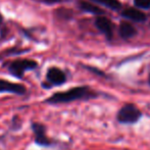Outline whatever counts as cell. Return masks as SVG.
Wrapping results in <instances>:
<instances>
[{
  "label": "cell",
  "mask_w": 150,
  "mask_h": 150,
  "mask_svg": "<svg viewBox=\"0 0 150 150\" xmlns=\"http://www.w3.org/2000/svg\"><path fill=\"white\" fill-rule=\"evenodd\" d=\"M98 96V92L91 89L88 86H78L69 90L53 93L49 97L44 99L43 103L48 105L67 104L75 101H87L90 99L97 98Z\"/></svg>",
  "instance_id": "obj_1"
},
{
  "label": "cell",
  "mask_w": 150,
  "mask_h": 150,
  "mask_svg": "<svg viewBox=\"0 0 150 150\" xmlns=\"http://www.w3.org/2000/svg\"><path fill=\"white\" fill-rule=\"evenodd\" d=\"M37 67L38 62L36 60L28 59V58H18V59H14L8 62L6 69L11 76L18 80H22L26 71H33L37 69Z\"/></svg>",
  "instance_id": "obj_2"
},
{
  "label": "cell",
  "mask_w": 150,
  "mask_h": 150,
  "mask_svg": "<svg viewBox=\"0 0 150 150\" xmlns=\"http://www.w3.org/2000/svg\"><path fill=\"white\" fill-rule=\"evenodd\" d=\"M142 117V111L134 103H126L119 109L117 120L122 125H134Z\"/></svg>",
  "instance_id": "obj_3"
},
{
  "label": "cell",
  "mask_w": 150,
  "mask_h": 150,
  "mask_svg": "<svg viewBox=\"0 0 150 150\" xmlns=\"http://www.w3.org/2000/svg\"><path fill=\"white\" fill-rule=\"evenodd\" d=\"M31 130L34 136V142L38 146L44 147V148H49V147H53L56 144L55 140L50 138L47 135V127L43 122L32 120Z\"/></svg>",
  "instance_id": "obj_4"
},
{
  "label": "cell",
  "mask_w": 150,
  "mask_h": 150,
  "mask_svg": "<svg viewBox=\"0 0 150 150\" xmlns=\"http://www.w3.org/2000/svg\"><path fill=\"white\" fill-rule=\"evenodd\" d=\"M67 82V75L61 69L57 67H51L46 71V79L42 82L44 89H51L52 87H58Z\"/></svg>",
  "instance_id": "obj_5"
},
{
  "label": "cell",
  "mask_w": 150,
  "mask_h": 150,
  "mask_svg": "<svg viewBox=\"0 0 150 150\" xmlns=\"http://www.w3.org/2000/svg\"><path fill=\"white\" fill-rule=\"evenodd\" d=\"M27 92L28 89L24 84L0 79V93H8V94L18 95V96H24L27 94Z\"/></svg>",
  "instance_id": "obj_6"
},
{
  "label": "cell",
  "mask_w": 150,
  "mask_h": 150,
  "mask_svg": "<svg viewBox=\"0 0 150 150\" xmlns=\"http://www.w3.org/2000/svg\"><path fill=\"white\" fill-rule=\"evenodd\" d=\"M96 27L99 29L108 39H110L112 36V27H111V23L108 18H104V16H99L96 18Z\"/></svg>",
  "instance_id": "obj_7"
},
{
  "label": "cell",
  "mask_w": 150,
  "mask_h": 150,
  "mask_svg": "<svg viewBox=\"0 0 150 150\" xmlns=\"http://www.w3.org/2000/svg\"><path fill=\"white\" fill-rule=\"evenodd\" d=\"M122 16L130 18V20L136 21V22H143L146 18L145 14L142 11H140V10L136 9V8H127L122 12Z\"/></svg>",
  "instance_id": "obj_8"
},
{
  "label": "cell",
  "mask_w": 150,
  "mask_h": 150,
  "mask_svg": "<svg viewBox=\"0 0 150 150\" xmlns=\"http://www.w3.org/2000/svg\"><path fill=\"white\" fill-rule=\"evenodd\" d=\"M120 34L122 36V39H129V38L133 37L136 34V29L131 25L130 23L122 22L120 26Z\"/></svg>",
  "instance_id": "obj_9"
},
{
  "label": "cell",
  "mask_w": 150,
  "mask_h": 150,
  "mask_svg": "<svg viewBox=\"0 0 150 150\" xmlns=\"http://www.w3.org/2000/svg\"><path fill=\"white\" fill-rule=\"evenodd\" d=\"M79 6L81 9L85 10L87 12H92V13H102V10L100 8H98L97 6L93 5V4L89 3V2H86V1H81L79 3Z\"/></svg>",
  "instance_id": "obj_10"
},
{
  "label": "cell",
  "mask_w": 150,
  "mask_h": 150,
  "mask_svg": "<svg viewBox=\"0 0 150 150\" xmlns=\"http://www.w3.org/2000/svg\"><path fill=\"white\" fill-rule=\"evenodd\" d=\"M93 1L103 4V5L107 6V7L111 8V9H119L120 7V3L117 0H93Z\"/></svg>",
  "instance_id": "obj_11"
},
{
  "label": "cell",
  "mask_w": 150,
  "mask_h": 150,
  "mask_svg": "<svg viewBox=\"0 0 150 150\" xmlns=\"http://www.w3.org/2000/svg\"><path fill=\"white\" fill-rule=\"evenodd\" d=\"M135 5L141 8L150 7V0H135Z\"/></svg>",
  "instance_id": "obj_12"
},
{
  "label": "cell",
  "mask_w": 150,
  "mask_h": 150,
  "mask_svg": "<svg viewBox=\"0 0 150 150\" xmlns=\"http://www.w3.org/2000/svg\"><path fill=\"white\" fill-rule=\"evenodd\" d=\"M47 3H56V2H59L60 0H44Z\"/></svg>",
  "instance_id": "obj_13"
},
{
  "label": "cell",
  "mask_w": 150,
  "mask_h": 150,
  "mask_svg": "<svg viewBox=\"0 0 150 150\" xmlns=\"http://www.w3.org/2000/svg\"><path fill=\"white\" fill-rule=\"evenodd\" d=\"M2 21H3V18H2V16H1V13H0V25H1V23H2Z\"/></svg>",
  "instance_id": "obj_14"
},
{
  "label": "cell",
  "mask_w": 150,
  "mask_h": 150,
  "mask_svg": "<svg viewBox=\"0 0 150 150\" xmlns=\"http://www.w3.org/2000/svg\"><path fill=\"white\" fill-rule=\"evenodd\" d=\"M148 81H149V84H150V75H149V79H148Z\"/></svg>",
  "instance_id": "obj_15"
}]
</instances>
